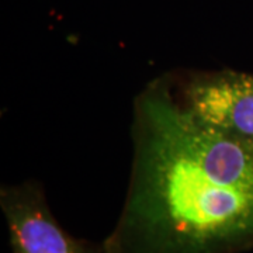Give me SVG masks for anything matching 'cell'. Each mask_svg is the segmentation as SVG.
<instances>
[{
	"label": "cell",
	"mask_w": 253,
	"mask_h": 253,
	"mask_svg": "<svg viewBox=\"0 0 253 253\" xmlns=\"http://www.w3.org/2000/svg\"><path fill=\"white\" fill-rule=\"evenodd\" d=\"M132 162L106 253H241L253 248V141L200 126L168 76L132 103Z\"/></svg>",
	"instance_id": "obj_1"
},
{
	"label": "cell",
	"mask_w": 253,
	"mask_h": 253,
	"mask_svg": "<svg viewBox=\"0 0 253 253\" xmlns=\"http://www.w3.org/2000/svg\"><path fill=\"white\" fill-rule=\"evenodd\" d=\"M166 76L176 103L200 126L253 141V73L224 69Z\"/></svg>",
	"instance_id": "obj_2"
},
{
	"label": "cell",
	"mask_w": 253,
	"mask_h": 253,
	"mask_svg": "<svg viewBox=\"0 0 253 253\" xmlns=\"http://www.w3.org/2000/svg\"><path fill=\"white\" fill-rule=\"evenodd\" d=\"M0 207L11 253H106L103 242L75 238L59 225L37 181L3 184Z\"/></svg>",
	"instance_id": "obj_3"
}]
</instances>
